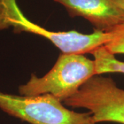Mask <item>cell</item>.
<instances>
[{
    "instance_id": "obj_1",
    "label": "cell",
    "mask_w": 124,
    "mask_h": 124,
    "mask_svg": "<svg viewBox=\"0 0 124 124\" xmlns=\"http://www.w3.org/2000/svg\"><path fill=\"white\" fill-rule=\"evenodd\" d=\"M94 75V60L83 54L62 53L47 74L41 77L32 75L26 84L19 87V93L23 96L51 94L63 102Z\"/></svg>"
},
{
    "instance_id": "obj_2",
    "label": "cell",
    "mask_w": 124,
    "mask_h": 124,
    "mask_svg": "<svg viewBox=\"0 0 124 124\" xmlns=\"http://www.w3.org/2000/svg\"><path fill=\"white\" fill-rule=\"evenodd\" d=\"M13 28L15 32H26L51 41L62 53H91L112 38L111 32L94 31L91 34L77 31L54 32L31 22L19 8L17 0H0V30Z\"/></svg>"
},
{
    "instance_id": "obj_3",
    "label": "cell",
    "mask_w": 124,
    "mask_h": 124,
    "mask_svg": "<svg viewBox=\"0 0 124 124\" xmlns=\"http://www.w3.org/2000/svg\"><path fill=\"white\" fill-rule=\"evenodd\" d=\"M0 109L31 124H97L90 112L70 110L51 94L23 96L0 91Z\"/></svg>"
},
{
    "instance_id": "obj_4",
    "label": "cell",
    "mask_w": 124,
    "mask_h": 124,
    "mask_svg": "<svg viewBox=\"0 0 124 124\" xmlns=\"http://www.w3.org/2000/svg\"><path fill=\"white\" fill-rule=\"evenodd\" d=\"M63 103L88 110L96 124H124V90L119 88L110 77L94 75Z\"/></svg>"
},
{
    "instance_id": "obj_5",
    "label": "cell",
    "mask_w": 124,
    "mask_h": 124,
    "mask_svg": "<svg viewBox=\"0 0 124 124\" xmlns=\"http://www.w3.org/2000/svg\"><path fill=\"white\" fill-rule=\"evenodd\" d=\"M71 17L88 20L95 31L110 32L124 25V0H54Z\"/></svg>"
},
{
    "instance_id": "obj_6",
    "label": "cell",
    "mask_w": 124,
    "mask_h": 124,
    "mask_svg": "<svg viewBox=\"0 0 124 124\" xmlns=\"http://www.w3.org/2000/svg\"><path fill=\"white\" fill-rule=\"evenodd\" d=\"M96 75L106 73L124 74V62L116 59L115 54L110 53L103 46L93 51Z\"/></svg>"
},
{
    "instance_id": "obj_7",
    "label": "cell",
    "mask_w": 124,
    "mask_h": 124,
    "mask_svg": "<svg viewBox=\"0 0 124 124\" xmlns=\"http://www.w3.org/2000/svg\"><path fill=\"white\" fill-rule=\"evenodd\" d=\"M110 32L112 33V38L103 46L113 54H124V25Z\"/></svg>"
}]
</instances>
